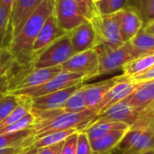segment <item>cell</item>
<instances>
[{
    "label": "cell",
    "mask_w": 154,
    "mask_h": 154,
    "mask_svg": "<svg viewBox=\"0 0 154 154\" xmlns=\"http://www.w3.org/2000/svg\"><path fill=\"white\" fill-rule=\"evenodd\" d=\"M54 0H42L18 33L5 46L16 67L29 70L33 59L32 45L47 18L53 14Z\"/></svg>",
    "instance_id": "1"
},
{
    "label": "cell",
    "mask_w": 154,
    "mask_h": 154,
    "mask_svg": "<svg viewBox=\"0 0 154 154\" xmlns=\"http://www.w3.org/2000/svg\"><path fill=\"white\" fill-rule=\"evenodd\" d=\"M97 115L98 112L97 110L90 108H87L79 113L62 112L48 123L35 128L34 140L58 131L71 129H76L79 132L84 131L94 121Z\"/></svg>",
    "instance_id": "2"
},
{
    "label": "cell",
    "mask_w": 154,
    "mask_h": 154,
    "mask_svg": "<svg viewBox=\"0 0 154 154\" xmlns=\"http://www.w3.org/2000/svg\"><path fill=\"white\" fill-rule=\"evenodd\" d=\"M98 55V69L97 77L114 73L122 69L128 61L139 57L129 42H125L120 48L113 50L103 45L94 48Z\"/></svg>",
    "instance_id": "3"
},
{
    "label": "cell",
    "mask_w": 154,
    "mask_h": 154,
    "mask_svg": "<svg viewBox=\"0 0 154 154\" xmlns=\"http://www.w3.org/2000/svg\"><path fill=\"white\" fill-rule=\"evenodd\" d=\"M88 21L94 30L96 46L103 45L116 50L124 44L115 14H100L97 11Z\"/></svg>",
    "instance_id": "4"
},
{
    "label": "cell",
    "mask_w": 154,
    "mask_h": 154,
    "mask_svg": "<svg viewBox=\"0 0 154 154\" xmlns=\"http://www.w3.org/2000/svg\"><path fill=\"white\" fill-rule=\"evenodd\" d=\"M75 53L68 33L61 36L38 54L32 60V69H44L60 66Z\"/></svg>",
    "instance_id": "5"
},
{
    "label": "cell",
    "mask_w": 154,
    "mask_h": 154,
    "mask_svg": "<svg viewBox=\"0 0 154 154\" xmlns=\"http://www.w3.org/2000/svg\"><path fill=\"white\" fill-rule=\"evenodd\" d=\"M154 128H129L109 154H143L153 150Z\"/></svg>",
    "instance_id": "6"
},
{
    "label": "cell",
    "mask_w": 154,
    "mask_h": 154,
    "mask_svg": "<svg viewBox=\"0 0 154 154\" xmlns=\"http://www.w3.org/2000/svg\"><path fill=\"white\" fill-rule=\"evenodd\" d=\"M84 81H85V79L82 75L61 70L53 79H51V80H49L48 82L41 86H37V87L26 88V89L16 90L11 93L20 97L32 99V98L45 96V95L53 93L55 91L72 87L74 85H77Z\"/></svg>",
    "instance_id": "7"
},
{
    "label": "cell",
    "mask_w": 154,
    "mask_h": 154,
    "mask_svg": "<svg viewBox=\"0 0 154 154\" xmlns=\"http://www.w3.org/2000/svg\"><path fill=\"white\" fill-rule=\"evenodd\" d=\"M53 15L59 26L66 32L89 19L86 11L74 0H54Z\"/></svg>",
    "instance_id": "8"
},
{
    "label": "cell",
    "mask_w": 154,
    "mask_h": 154,
    "mask_svg": "<svg viewBox=\"0 0 154 154\" xmlns=\"http://www.w3.org/2000/svg\"><path fill=\"white\" fill-rule=\"evenodd\" d=\"M42 0H14L5 32L4 47L18 33L27 19L34 13Z\"/></svg>",
    "instance_id": "9"
},
{
    "label": "cell",
    "mask_w": 154,
    "mask_h": 154,
    "mask_svg": "<svg viewBox=\"0 0 154 154\" xmlns=\"http://www.w3.org/2000/svg\"><path fill=\"white\" fill-rule=\"evenodd\" d=\"M61 70L82 75L86 80L97 78L98 55L95 49L79 52L60 65Z\"/></svg>",
    "instance_id": "10"
},
{
    "label": "cell",
    "mask_w": 154,
    "mask_h": 154,
    "mask_svg": "<svg viewBox=\"0 0 154 154\" xmlns=\"http://www.w3.org/2000/svg\"><path fill=\"white\" fill-rule=\"evenodd\" d=\"M84 82L79 83L72 87L55 91L53 93L38 97L30 99V109L32 114H36L43 111H51L62 109L69 97L79 88L83 86Z\"/></svg>",
    "instance_id": "11"
},
{
    "label": "cell",
    "mask_w": 154,
    "mask_h": 154,
    "mask_svg": "<svg viewBox=\"0 0 154 154\" xmlns=\"http://www.w3.org/2000/svg\"><path fill=\"white\" fill-rule=\"evenodd\" d=\"M143 108L133 107L125 98L100 112L93 122H120L126 124L130 127L138 119Z\"/></svg>",
    "instance_id": "12"
},
{
    "label": "cell",
    "mask_w": 154,
    "mask_h": 154,
    "mask_svg": "<svg viewBox=\"0 0 154 154\" xmlns=\"http://www.w3.org/2000/svg\"><path fill=\"white\" fill-rule=\"evenodd\" d=\"M61 71L60 66H55L44 69H32L24 72L15 81L9 85V93L16 90L26 89L37 86H41Z\"/></svg>",
    "instance_id": "13"
},
{
    "label": "cell",
    "mask_w": 154,
    "mask_h": 154,
    "mask_svg": "<svg viewBox=\"0 0 154 154\" xmlns=\"http://www.w3.org/2000/svg\"><path fill=\"white\" fill-rule=\"evenodd\" d=\"M115 15L124 43L129 42L143 26V21L139 14L128 6L115 13Z\"/></svg>",
    "instance_id": "14"
},
{
    "label": "cell",
    "mask_w": 154,
    "mask_h": 154,
    "mask_svg": "<svg viewBox=\"0 0 154 154\" xmlns=\"http://www.w3.org/2000/svg\"><path fill=\"white\" fill-rule=\"evenodd\" d=\"M67 32L63 31L59 24L53 15H50L45 23H43L42 27L41 28L34 42L32 45V55L33 58L36 54H38L41 51L46 48L48 45L60 38L61 36L65 35Z\"/></svg>",
    "instance_id": "15"
},
{
    "label": "cell",
    "mask_w": 154,
    "mask_h": 154,
    "mask_svg": "<svg viewBox=\"0 0 154 154\" xmlns=\"http://www.w3.org/2000/svg\"><path fill=\"white\" fill-rule=\"evenodd\" d=\"M75 53L82 52L96 47V37L89 21L67 32Z\"/></svg>",
    "instance_id": "16"
},
{
    "label": "cell",
    "mask_w": 154,
    "mask_h": 154,
    "mask_svg": "<svg viewBox=\"0 0 154 154\" xmlns=\"http://www.w3.org/2000/svg\"><path fill=\"white\" fill-rule=\"evenodd\" d=\"M121 76H116L99 82L83 85L85 103L87 108L97 110V106L106 92L120 79Z\"/></svg>",
    "instance_id": "17"
},
{
    "label": "cell",
    "mask_w": 154,
    "mask_h": 154,
    "mask_svg": "<svg viewBox=\"0 0 154 154\" xmlns=\"http://www.w3.org/2000/svg\"><path fill=\"white\" fill-rule=\"evenodd\" d=\"M129 42L139 56L154 53V22L143 24Z\"/></svg>",
    "instance_id": "18"
},
{
    "label": "cell",
    "mask_w": 154,
    "mask_h": 154,
    "mask_svg": "<svg viewBox=\"0 0 154 154\" xmlns=\"http://www.w3.org/2000/svg\"><path fill=\"white\" fill-rule=\"evenodd\" d=\"M34 140L32 127L26 128L12 134H0V150L8 148H27Z\"/></svg>",
    "instance_id": "19"
},
{
    "label": "cell",
    "mask_w": 154,
    "mask_h": 154,
    "mask_svg": "<svg viewBox=\"0 0 154 154\" xmlns=\"http://www.w3.org/2000/svg\"><path fill=\"white\" fill-rule=\"evenodd\" d=\"M128 103L135 108H143L154 104V80L137 84L135 89L126 97Z\"/></svg>",
    "instance_id": "20"
},
{
    "label": "cell",
    "mask_w": 154,
    "mask_h": 154,
    "mask_svg": "<svg viewBox=\"0 0 154 154\" xmlns=\"http://www.w3.org/2000/svg\"><path fill=\"white\" fill-rule=\"evenodd\" d=\"M130 127L126 124L120 122H102L95 121L92 122L85 130L89 141L98 139L114 131H126Z\"/></svg>",
    "instance_id": "21"
},
{
    "label": "cell",
    "mask_w": 154,
    "mask_h": 154,
    "mask_svg": "<svg viewBox=\"0 0 154 154\" xmlns=\"http://www.w3.org/2000/svg\"><path fill=\"white\" fill-rule=\"evenodd\" d=\"M126 131H114L98 139L90 141L93 154L110 153L121 141Z\"/></svg>",
    "instance_id": "22"
},
{
    "label": "cell",
    "mask_w": 154,
    "mask_h": 154,
    "mask_svg": "<svg viewBox=\"0 0 154 154\" xmlns=\"http://www.w3.org/2000/svg\"><path fill=\"white\" fill-rule=\"evenodd\" d=\"M152 66H154V53L143 54L125 64L122 68V75L129 78Z\"/></svg>",
    "instance_id": "23"
},
{
    "label": "cell",
    "mask_w": 154,
    "mask_h": 154,
    "mask_svg": "<svg viewBox=\"0 0 154 154\" xmlns=\"http://www.w3.org/2000/svg\"><path fill=\"white\" fill-rule=\"evenodd\" d=\"M126 6L139 14L143 24L154 22V0H127Z\"/></svg>",
    "instance_id": "24"
},
{
    "label": "cell",
    "mask_w": 154,
    "mask_h": 154,
    "mask_svg": "<svg viewBox=\"0 0 154 154\" xmlns=\"http://www.w3.org/2000/svg\"><path fill=\"white\" fill-rule=\"evenodd\" d=\"M76 132H79V131L76 129H71V130H66V131L53 132L51 134H46V135H44L39 139L34 140L31 146L33 148H36V149L51 146V145H53V144H56L58 143L64 141L70 134H72Z\"/></svg>",
    "instance_id": "25"
},
{
    "label": "cell",
    "mask_w": 154,
    "mask_h": 154,
    "mask_svg": "<svg viewBox=\"0 0 154 154\" xmlns=\"http://www.w3.org/2000/svg\"><path fill=\"white\" fill-rule=\"evenodd\" d=\"M86 109L87 106L85 103L84 88L82 86L69 97L62 110L66 113H79Z\"/></svg>",
    "instance_id": "26"
},
{
    "label": "cell",
    "mask_w": 154,
    "mask_h": 154,
    "mask_svg": "<svg viewBox=\"0 0 154 154\" xmlns=\"http://www.w3.org/2000/svg\"><path fill=\"white\" fill-rule=\"evenodd\" d=\"M127 0H98L95 3L100 14H112L126 6Z\"/></svg>",
    "instance_id": "27"
},
{
    "label": "cell",
    "mask_w": 154,
    "mask_h": 154,
    "mask_svg": "<svg viewBox=\"0 0 154 154\" xmlns=\"http://www.w3.org/2000/svg\"><path fill=\"white\" fill-rule=\"evenodd\" d=\"M22 101L20 97L8 93L0 98V122H2Z\"/></svg>",
    "instance_id": "28"
},
{
    "label": "cell",
    "mask_w": 154,
    "mask_h": 154,
    "mask_svg": "<svg viewBox=\"0 0 154 154\" xmlns=\"http://www.w3.org/2000/svg\"><path fill=\"white\" fill-rule=\"evenodd\" d=\"M35 122V118L33 116V115L29 112L28 114H26L23 117H22L20 120H18L17 122L7 125L5 127H3L0 129V134H12V133H15L26 128H30L32 127Z\"/></svg>",
    "instance_id": "29"
},
{
    "label": "cell",
    "mask_w": 154,
    "mask_h": 154,
    "mask_svg": "<svg viewBox=\"0 0 154 154\" xmlns=\"http://www.w3.org/2000/svg\"><path fill=\"white\" fill-rule=\"evenodd\" d=\"M11 8L0 3V48L4 47L5 32L10 17Z\"/></svg>",
    "instance_id": "30"
},
{
    "label": "cell",
    "mask_w": 154,
    "mask_h": 154,
    "mask_svg": "<svg viewBox=\"0 0 154 154\" xmlns=\"http://www.w3.org/2000/svg\"><path fill=\"white\" fill-rule=\"evenodd\" d=\"M76 154H93L90 141L84 131L78 132Z\"/></svg>",
    "instance_id": "31"
},
{
    "label": "cell",
    "mask_w": 154,
    "mask_h": 154,
    "mask_svg": "<svg viewBox=\"0 0 154 154\" xmlns=\"http://www.w3.org/2000/svg\"><path fill=\"white\" fill-rule=\"evenodd\" d=\"M129 80L134 84H141L154 80V66L141 71L132 77L128 78Z\"/></svg>",
    "instance_id": "32"
},
{
    "label": "cell",
    "mask_w": 154,
    "mask_h": 154,
    "mask_svg": "<svg viewBox=\"0 0 154 154\" xmlns=\"http://www.w3.org/2000/svg\"><path fill=\"white\" fill-rule=\"evenodd\" d=\"M77 137H78V132L70 134L68 138L65 139L60 154H76Z\"/></svg>",
    "instance_id": "33"
},
{
    "label": "cell",
    "mask_w": 154,
    "mask_h": 154,
    "mask_svg": "<svg viewBox=\"0 0 154 154\" xmlns=\"http://www.w3.org/2000/svg\"><path fill=\"white\" fill-rule=\"evenodd\" d=\"M74 1L77 2L86 11V13L88 15V18H90L97 12L95 2L93 0H74Z\"/></svg>",
    "instance_id": "34"
},
{
    "label": "cell",
    "mask_w": 154,
    "mask_h": 154,
    "mask_svg": "<svg viewBox=\"0 0 154 154\" xmlns=\"http://www.w3.org/2000/svg\"><path fill=\"white\" fill-rule=\"evenodd\" d=\"M64 141H62L60 143H58L56 144L51 145V146L39 148L38 149V154H60Z\"/></svg>",
    "instance_id": "35"
},
{
    "label": "cell",
    "mask_w": 154,
    "mask_h": 154,
    "mask_svg": "<svg viewBox=\"0 0 154 154\" xmlns=\"http://www.w3.org/2000/svg\"><path fill=\"white\" fill-rule=\"evenodd\" d=\"M7 71L0 74V98L9 93V80Z\"/></svg>",
    "instance_id": "36"
},
{
    "label": "cell",
    "mask_w": 154,
    "mask_h": 154,
    "mask_svg": "<svg viewBox=\"0 0 154 154\" xmlns=\"http://www.w3.org/2000/svg\"><path fill=\"white\" fill-rule=\"evenodd\" d=\"M28 148V147H27ZM26 148H8L0 150V154H20Z\"/></svg>",
    "instance_id": "37"
},
{
    "label": "cell",
    "mask_w": 154,
    "mask_h": 154,
    "mask_svg": "<svg viewBox=\"0 0 154 154\" xmlns=\"http://www.w3.org/2000/svg\"><path fill=\"white\" fill-rule=\"evenodd\" d=\"M13 63H14V60H13V59H11V60L5 61V63H3L2 65H0V74H3V73L6 72L11 68Z\"/></svg>",
    "instance_id": "38"
},
{
    "label": "cell",
    "mask_w": 154,
    "mask_h": 154,
    "mask_svg": "<svg viewBox=\"0 0 154 154\" xmlns=\"http://www.w3.org/2000/svg\"><path fill=\"white\" fill-rule=\"evenodd\" d=\"M20 154H38V149L29 146L25 150H23Z\"/></svg>",
    "instance_id": "39"
},
{
    "label": "cell",
    "mask_w": 154,
    "mask_h": 154,
    "mask_svg": "<svg viewBox=\"0 0 154 154\" xmlns=\"http://www.w3.org/2000/svg\"><path fill=\"white\" fill-rule=\"evenodd\" d=\"M0 3L5 5V6L11 8L12 5H13V3H14V0H0Z\"/></svg>",
    "instance_id": "40"
},
{
    "label": "cell",
    "mask_w": 154,
    "mask_h": 154,
    "mask_svg": "<svg viewBox=\"0 0 154 154\" xmlns=\"http://www.w3.org/2000/svg\"><path fill=\"white\" fill-rule=\"evenodd\" d=\"M143 154H154V150L152 151H150V152H145V153Z\"/></svg>",
    "instance_id": "41"
},
{
    "label": "cell",
    "mask_w": 154,
    "mask_h": 154,
    "mask_svg": "<svg viewBox=\"0 0 154 154\" xmlns=\"http://www.w3.org/2000/svg\"><path fill=\"white\" fill-rule=\"evenodd\" d=\"M94 1H95V3H96V2H97V1H98V0H94Z\"/></svg>",
    "instance_id": "42"
},
{
    "label": "cell",
    "mask_w": 154,
    "mask_h": 154,
    "mask_svg": "<svg viewBox=\"0 0 154 154\" xmlns=\"http://www.w3.org/2000/svg\"><path fill=\"white\" fill-rule=\"evenodd\" d=\"M93 1H94V0H93ZM94 2H95V1H94Z\"/></svg>",
    "instance_id": "43"
}]
</instances>
